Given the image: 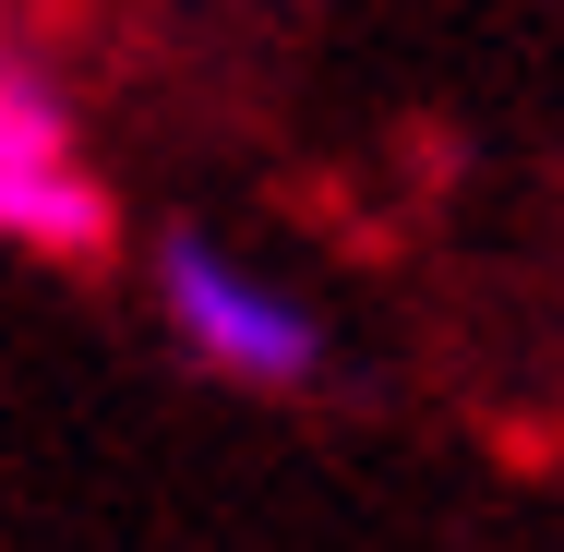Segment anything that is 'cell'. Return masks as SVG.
<instances>
[{"label":"cell","instance_id":"6da1fadb","mask_svg":"<svg viewBox=\"0 0 564 552\" xmlns=\"http://www.w3.org/2000/svg\"><path fill=\"white\" fill-rule=\"evenodd\" d=\"M156 301H169V325L181 348L228 372V385H264V397H289V385H313L325 372V325L301 313V301H276V289H252L228 252H205L193 228L156 252Z\"/></svg>","mask_w":564,"mask_h":552},{"label":"cell","instance_id":"7a4b0ae2","mask_svg":"<svg viewBox=\"0 0 564 552\" xmlns=\"http://www.w3.org/2000/svg\"><path fill=\"white\" fill-rule=\"evenodd\" d=\"M0 240H24V252H109V193L73 156H0Z\"/></svg>","mask_w":564,"mask_h":552},{"label":"cell","instance_id":"3957f363","mask_svg":"<svg viewBox=\"0 0 564 552\" xmlns=\"http://www.w3.org/2000/svg\"><path fill=\"white\" fill-rule=\"evenodd\" d=\"M0 156H73V109H61L48 73L12 61V48H0Z\"/></svg>","mask_w":564,"mask_h":552}]
</instances>
